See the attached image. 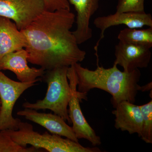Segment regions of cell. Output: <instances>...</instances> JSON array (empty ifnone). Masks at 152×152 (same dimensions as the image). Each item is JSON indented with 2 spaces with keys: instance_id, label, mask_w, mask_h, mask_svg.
Instances as JSON below:
<instances>
[{
  "instance_id": "cell-1",
  "label": "cell",
  "mask_w": 152,
  "mask_h": 152,
  "mask_svg": "<svg viewBox=\"0 0 152 152\" xmlns=\"http://www.w3.org/2000/svg\"><path fill=\"white\" fill-rule=\"evenodd\" d=\"M75 21L70 10H45L20 31L27 42L28 62L48 70L83 61L86 53L71 31Z\"/></svg>"
},
{
  "instance_id": "cell-15",
  "label": "cell",
  "mask_w": 152,
  "mask_h": 152,
  "mask_svg": "<svg viewBox=\"0 0 152 152\" xmlns=\"http://www.w3.org/2000/svg\"><path fill=\"white\" fill-rule=\"evenodd\" d=\"M118 39L123 42L151 49L152 47V27L140 29L127 27L120 31Z\"/></svg>"
},
{
  "instance_id": "cell-9",
  "label": "cell",
  "mask_w": 152,
  "mask_h": 152,
  "mask_svg": "<svg viewBox=\"0 0 152 152\" xmlns=\"http://www.w3.org/2000/svg\"><path fill=\"white\" fill-rule=\"evenodd\" d=\"M28 55L25 49H21L5 55L0 60V70H10L15 74L23 83L41 81L46 70L42 68H31L28 64Z\"/></svg>"
},
{
  "instance_id": "cell-5",
  "label": "cell",
  "mask_w": 152,
  "mask_h": 152,
  "mask_svg": "<svg viewBox=\"0 0 152 152\" xmlns=\"http://www.w3.org/2000/svg\"><path fill=\"white\" fill-rule=\"evenodd\" d=\"M36 83L15 81L0 70V131L6 129L18 130L21 121L13 116L14 106L21 95L28 89L36 86Z\"/></svg>"
},
{
  "instance_id": "cell-16",
  "label": "cell",
  "mask_w": 152,
  "mask_h": 152,
  "mask_svg": "<svg viewBox=\"0 0 152 152\" xmlns=\"http://www.w3.org/2000/svg\"><path fill=\"white\" fill-rule=\"evenodd\" d=\"M143 117L142 128L140 137L148 144L152 143V100L140 106Z\"/></svg>"
},
{
  "instance_id": "cell-2",
  "label": "cell",
  "mask_w": 152,
  "mask_h": 152,
  "mask_svg": "<svg viewBox=\"0 0 152 152\" xmlns=\"http://www.w3.org/2000/svg\"><path fill=\"white\" fill-rule=\"evenodd\" d=\"M77 76V91L81 100H86V94L91 90H103L112 95L113 107L124 101L135 102L136 97L142 86L138 84L140 71L136 69L132 72H122L117 65L106 69L97 63L94 70L83 67L79 63L73 64Z\"/></svg>"
},
{
  "instance_id": "cell-10",
  "label": "cell",
  "mask_w": 152,
  "mask_h": 152,
  "mask_svg": "<svg viewBox=\"0 0 152 152\" xmlns=\"http://www.w3.org/2000/svg\"><path fill=\"white\" fill-rule=\"evenodd\" d=\"M114 64L120 65L126 72L148 67L151 58V49L119 41L115 47Z\"/></svg>"
},
{
  "instance_id": "cell-13",
  "label": "cell",
  "mask_w": 152,
  "mask_h": 152,
  "mask_svg": "<svg viewBox=\"0 0 152 152\" xmlns=\"http://www.w3.org/2000/svg\"><path fill=\"white\" fill-rule=\"evenodd\" d=\"M74 6L77 12V28L73 31L78 45L92 38V30L90 27L91 18L97 10L99 0H68Z\"/></svg>"
},
{
  "instance_id": "cell-18",
  "label": "cell",
  "mask_w": 152,
  "mask_h": 152,
  "mask_svg": "<svg viewBox=\"0 0 152 152\" xmlns=\"http://www.w3.org/2000/svg\"><path fill=\"white\" fill-rule=\"evenodd\" d=\"M145 0H118L116 13L144 12Z\"/></svg>"
},
{
  "instance_id": "cell-7",
  "label": "cell",
  "mask_w": 152,
  "mask_h": 152,
  "mask_svg": "<svg viewBox=\"0 0 152 152\" xmlns=\"http://www.w3.org/2000/svg\"><path fill=\"white\" fill-rule=\"evenodd\" d=\"M45 10L43 0H0V16L12 20L20 31Z\"/></svg>"
},
{
  "instance_id": "cell-3",
  "label": "cell",
  "mask_w": 152,
  "mask_h": 152,
  "mask_svg": "<svg viewBox=\"0 0 152 152\" xmlns=\"http://www.w3.org/2000/svg\"><path fill=\"white\" fill-rule=\"evenodd\" d=\"M68 67H58L46 70L42 77L48 84L45 98L35 103L25 102L22 107L37 111L50 110L72 124L68 114V107L72 93L67 76Z\"/></svg>"
},
{
  "instance_id": "cell-14",
  "label": "cell",
  "mask_w": 152,
  "mask_h": 152,
  "mask_svg": "<svg viewBox=\"0 0 152 152\" xmlns=\"http://www.w3.org/2000/svg\"><path fill=\"white\" fill-rule=\"evenodd\" d=\"M26 38L11 20L0 16V60L5 55L26 47Z\"/></svg>"
},
{
  "instance_id": "cell-8",
  "label": "cell",
  "mask_w": 152,
  "mask_h": 152,
  "mask_svg": "<svg viewBox=\"0 0 152 152\" xmlns=\"http://www.w3.org/2000/svg\"><path fill=\"white\" fill-rule=\"evenodd\" d=\"M94 24L96 28L101 30L100 37L97 42L94 49L97 59L98 47L101 40L104 37V32L107 29L112 26L124 25L131 28H140L147 26L152 27V17L151 14L144 12H125L115 13L108 15L97 17L95 19Z\"/></svg>"
},
{
  "instance_id": "cell-6",
  "label": "cell",
  "mask_w": 152,
  "mask_h": 152,
  "mask_svg": "<svg viewBox=\"0 0 152 152\" xmlns=\"http://www.w3.org/2000/svg\"><path fill=\"white\" fill-rule=\"evenodd\" d=\"M67 76L72 91L68 105V114L72 124V128L76 137L78 139H86L94 146L100 145L102 143L100 137L97 135L94 130L89 124L81 109L80 100L77 89V76L73 65L68 68Z\"/></svg>"
},
{
  "instance_id": "cell-19",
  "label": "cell",
  "mask_w": 152,
  "mask_h": 152,
  "mask_svg": "<svg viewBox=\"0 0 152 152\" xmlns=\"http://www.w3.org/2000/svg\"><path fill=\"white\" fill-rule=\"evenodd\" d=\"M45 10L53 12L57 10H70L68 0H43Z\"/></svg>"
},
{
  "instance_id": "cell-20",
  "label": "cell",
  "mask_w": 152,
  "mask_h": 152,
  "mask_svg": "<svg viewBox=\"0 0 152 152\" xmlns=\"http://www.w3.org/2000/svg\"><path fill=\"white\" fill-rule=\"evenodd\" d=\"M152 88V83H149L146 86H142L141 91H148V90L151 89Z\"/></svg>"
},
{
  "instance_id": "cell-4",
  "label": "cell",
  "mask_w": 152,
  "mask_h": 152,
  "mask_svg": "<svg viewBox=\"0 0 152 152\" xmlns=\"http://www.w3.org/2000/svg\"><path fill=\"white\" fill-rule=\"evenodd\" d=\"M9 135L17 143L27 147L28 145L49 152H100L96 147H85L77 142L61 136L50 134L47 132L43 134L34 130L32 125L21 121L18 130H2Z\"/></svg>"
},
{
  "instance_id": "cell-17",
  "label": "cell",
  "mask_w": 152,
  "mask_h": 152,
  "mask_svg": "<svg viewBox=\"0 0 152 152\" xmlns=\"http://www.w3.org/2000/svg\"><path fill=\"white\" fill-rule=\"evenodd\" d=\"M43 152L40 149L31 146L28 148L17 143L10 136L0 131V152Z\"/></svg>"
},
{
  "instance_id": "cell-21",
  "label": "cell",
  "mask_w": 152,
  "mask_h": 152,
  "mask_svg": "<svg viewBox=\"0 0 152 152\" xmlns=\"http://www.w3.org/2000/svg\"><path fill=\"white\" fill-rule=\"evenodd\" d=\"M1 100H0V111H1Z\"/></svg>"
},
{
  "instance_id": "cell-12",
  "label": "cell",
  "mask_w": 152,
  "mask_h": 152,
  "mask_svg": "<svg viewBox=\"0 0 152 152\" xmlns=\"http://www.w3.org/2000/svg\"><path fill=\"white\" fill-rule=\"evenodd\" d=\"M112 111L115 115V127L130 134H137L140 137L142 128V115L140 106L124 101L117 104Z\"/></svg>"
},
{
  "instance_id": "cell-11",
  "label": "cell",
  "mask_w": 152,
  "mask_h": 152,
  "mask_svg": "<svg viewBox=\"0 0 152 152\" xmlns=\"http://www.w3.org/2000/svg\"><path fill=\"white\" fill-rule=\"evenodd\" d=\"M17 115L40 125L51 134L65 137L79 142L72 127L69 126L64 119L56 114L39 113L33 109L24 108L18 112Z\"/></svg>"
}]
</instances>
